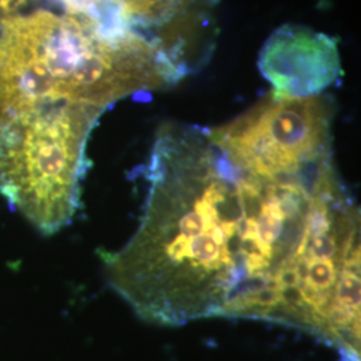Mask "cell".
<instances>
[{"label": "cell", "instance_id": "1", "mask_svg": "<svg viewBox=\"0 0 361 361\" xmlns=\"http://www.w3.org/2000/svg\"><path fill=\"white\" fill-rule=\"evenodd\" d=\"M129 243L104 258L111 288L149 323L228 317L284 324L325 343L360 284V213L331 154L252 168L210 129L165 123Z\"/></svg>", "mask_w": 361, "mask_h": 361}, {"label": "cell", "instance_id": "2", "mask_svg": "<svg viewBox=\"0 0 361 361\" xmlns=\"http://www.w3.org/2000/svg\"><path fill=\"white\" fill-rule=\"evenodd\" d=\"M185 75L159 42L130 27L47 10L0 20V128L68 106L102 114Z\"/></svg>", "mask_w": 361, "mask_h": 361}, {"label": "cell", "instance_id": "3", "mask_svg": "<svg viewBox=\"0 0 361 361\" xmlns=\"http://www.w3.org/2000/svg\"><path fill=\"white\" fill-rule=\"evenodd\" d=\"M99 116L61 107L0 128V195L46 235L67 226L80 207L86 146Z\"/></svg>", "mask_w": 361, "mask_h": 361}, {"label": "cell", "instance_id": "4", "mask_svg": "<svg viewBox=\"0 0 361 361\" xmlns=\"http://www.w3.org/2000/svg\"><path fill=\"white\" fill-rule=\"evenodd\" d=\"M334 104L326 97L264 98L232 122L210 129L229 154L253 168H293L332 153Z\"/></svg>", "mask_w": 361, "mask_h": 361}, {"label": "cell", "instance_id": "5", "mask_svg": "<svg viewBox=\"0 0 361 361\" xmlns=\"http://www.w3.org/2000/svg\"><path fill=\"white\" fill-rule=\"evenodd\" d=\"M258 68L274 95L289 98L322 95L344 75L337 39L297 25L280 27L267 39Z\"/></svg>", "mask_w": 361, "mask_h": 361}, {"label": "cell", "instance_id": "6", "mask_svg": "<svg viewBox=\"0 0 361 361\" xmlns=\"http://www.w3.org/2000/svg\"><path fill=\"white\" fill-rule=\"evenodd\" d=\"M116 8L121 19L133 30L161 31L166 27L178 26L205 15V7L212 0H104Z\"/></svg>", "mask_w": 361, "mask_h": 361}, {"label": "cell", "instance_id": "7", "mask_svg": "<svg viewBox=\"0 0 361 361\" xmlns=\"http://www.w3.org/2000/svg\"><path fill=\"white\" fill-rule=\"evenodd\" d=\"M66 10V13H83L91 16L106 26H128L116 13V8L111 7L104 0H55Z\"/></svg>", "mask_w": 361, "mask_h": 361}, {"label": "cell", "instance_id": "8", "mask_svg": "<svg viewBox=\"0 0 361 361\" xmlns=\"http://www.w3.org/2000/svg\"><path fill=\"white\" fill-rule=\"evenodd\" d=\"M34 0H0V20L13 16L15 13Z\"/></svg>", "mask_w": 361, "mask_h": 361}]
</instances>
